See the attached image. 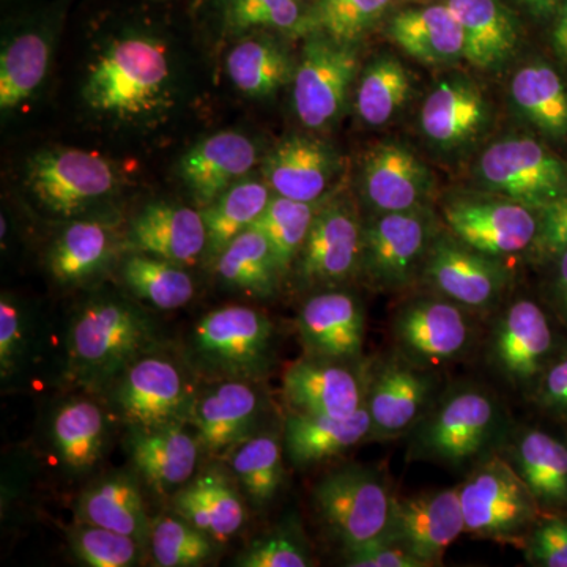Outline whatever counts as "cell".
I'll list each match as a JSON object with an SVG mask.
<instances>
[{
    "mask_svg": "<svg viewBox=\"0 0 567 567\" xmlns=\"http://www.w3.org/2000/svg\"><path fill=\"white\" fill-rule=\"evenodd\" d=\"M412 89L404 63L394 55H379L361 74L354 96L358 117L369 126L386 125L404 110Z\"/></svg>",
    "mask_w": 567,
    "mask_h": 567,
    "instance_id": "41",
    "label": "cell"
},
{
    "mask_svg": "<svg viewBox=\"0 0 567 567\" xmlns=\"http://www.w3.org/2000/svg\"><path fill=\"white\" fill-rule=\"evenodd\" d=\"M114 164L81 148H47L25 166V186L33 199L59 216H73L110 196L117 186Z\"/></svg>",
    "mask_w": 567,
    "mask_h": 567,
    "instance_id": "9",
    "label": "cell"
},
{
    "mask_svg": "<svg viewBox=\"0 0 567 567\" xmlns=\"http://www.w3.org/2000/svg\"><path fill=\"white\" fill-rule=\"evenodd\" d=\"M122 276L137 298L163 311L182 308L194 297L192 276L183 265L151 254H132L123 264Z\"/></svg>",
    "mask_w": 567,
    "mask_h": 567,
    "instance_id": "42",
    "label": "cell"
},
{
    "mask_svg": "<svg viewBox=\"0 0 567 567\" xmlns=\"http://www.w3.org/2000/svg\"><path fill=\"white\" fill-rule=\"evenodd\" d=\"M257 162V148L244 134H213L183 155L181 175L196 203L207 207L235 183L244 181Z\"/></svg>",
    "mask_w": 567,
    "mask_h": 567,
    "instance_id": "24",
    "label": "cell"
},
{
    "mask_svg": "<svg viewBox=\"0 0 567 567\" xmlns=\"http://www.w3.org/2000/svg\"><path fill=\"white\" fill-rule=\"evenodd\" d=\"M69 540L74 557L91 567L136 566L144 547L132 536L89 524L70 529Z\"/></svg>",
    "mask_w": 567,
    "mask_h": 567,
    "instance_id": "47",
    "label": "cell"
},
{
    "mask_svg": "<svg viewBox=\"0 0 567 567\" xmlns=\"http://www.w3.org/2000/svg\"><path fill=\"white\" fill-rule=\"evenodd\" d=\"M395 498L385 477L363 466H346L316 486L315 505L344 554L393 539Z\"/></svg>",
    "mask_w": 567,
    "mask_h": 567,
    "instance_id": "4",
    "label": "cell"
},
{
    "mask_svg": "<svg viewBox=\"0 0 567 567\" xmlns=\"http://www.w3.org/2000/svg\"><path fill=\"white\" fill-rule=\"evenodd\" d=\"M527 559L540 567H567V517L539 518L524 543Z\"/></svg>",
    "mask_w": 567,
    "mask_h": 567,
    "instance_id": "50",
    "label": "cell"
},
{
    "mask_svg": "<svg viewBox=\"0 0 567 567\" xmlns=\"http://www.w3.org/2000/svg\"><path fill=\"white\" fill-rule=\"evenodd\" d=\"M51 41L44 25L18 32L0 55V107L11 111L39 91L50 66Z\"/></svg>",
    "mask_w": 567,
    "mask_h": 567,
    "instance_id": "35",
    "label": "cell"
},
{
    "mask_svg": "<svg viewBox=\"0 0 567 567\" xmlns=\"http://www.w3.org/2000/svg\"><path fill=\"white\" fill-rule=\"evenodd\" d=\"M465 39V61L494 71L516 55L520 32L516 18L499 0H447Z\"/></svg>",
    "mask_w": 567,
    "mask_h": 567,
    "instance_id": "28",
    "label": "cell"
},
{
    "mask_svg": "<svg viewBox=\"0 0 567 567\" xmlns=\"http://www.w3.org/2000/svg\"><path fill=\"white\" fill-rule=\"evenodd\" d=\"M557 301L563 319L567 323V249L558 254Z\"/></svg>",
    "mask_w": 567,
    "mask_h": 567,
    "instance_id": "55",
    "label": "cell"
},
{
    "mask_svg": "<svg viewBox=\"0 0 567 567\" xmlns=\"http://www.w3.org/2000/svg\"><path fill=\"white\" fill-rule=\"evenodd\" d=\"M338 173V156L316 137L293 134L279 142L264 163V181L278 196L316 204Z\"/></svg>",
    "mask_w": 567,
    "mask_h": 567,
    "instance_id": "23",
    "label": "cell"
},
{
    "mask_svg": "<svg viewBox=\"0 0 567 567\" xmlns=\"http://www.w3.org/2000/svg\"><path fill=\"white\" fill-rule=\"evenodd\" d=\"M308 357L352 361L364 347L363 305L346 290L327 289L306 300L297 319Z\"/></svg>",
    "mask_w": 567,
    "mask_h": 567,
    "instance_id": "22",
    "label": "cell"
},
{
    "mask_svg": "<svg viewBox=\"0 0 567 567\" xmlns=\"http://www.w3.org/2000/svg\"><path fill=\"white\" fill-rule=\"evenodd\" d=\"M230 466L254 505H268L282 486L281 440L276 434L245 439L230 454Z\"/></svg>",
    "mask_w": 567,
    "mask_h": 567,
    "instance_id": "44",
    "label": "cell"
},
{
    "mask_svg": "<svg viewBox=\"0 0 567 567\" xmlns=\"http://www.w3.org/2000/svg\"><path fill=\"white\" fill-rule=\"evenodd\" d=\"M25 350V320L18 301L10 295L0 298V374L10 379Z\"/></svg>",
    "mask_w": 567,
    "mask_h": 567,
    "instance_id": "51",
    "label": "cell"
},
{
    "mask_svg": "<svg viewBox=\"0 0 567 567\" xmlns=\"http://www.w3.org/2000/svg\"><path fill=\"white\" fill-rule=\"evenodd\" d=\"M156 341L152 320L128 301L96 298L82 306L66 336L69 374L85 388L115 382Z\"/></svg>",
    "mask_w": 567,
    "mask_h": 567,
    "instance_id": "2",
    "label": "cell"
},
{
    "mask_svg": "<svg viewBox=\"0 0 567 567\" xmlns=\"http://www.w3.org/2000/svg\"><path fill=\"white\" fill-rule=\"evenodd\" d=\"M357 73L354 44L320 32L309 37L293 74V107L306 128H327L341 117Z\"/></svg>",
    "mask_w": 567,
    "mask_h": 567,
    "instance_id": "11",
    "label": "cell"
},
{
    "mask_svg": "<svg viewBox=\"0 0 567 567\" xmlns=\"http://www.w3.org/2000/svg\"><path fill=\"white\" fill-rule=\"evenodd\" d=\"M432 185L431 171L404 142L383 141L364 153L361 192L375 215L424 207Z\"/></svg>",
    "mask_w": 567,
    "mask_h": 567,
    "instance_id": "18",
    "label": "cell"
},
{
    "mask_svg": "<svg viewBox=\"0 0 567 567\" xmlns=\"http://www.w3.org/2000/svg\"><path fill=\"white\" fill-rule=\"evenodd\" d=\"M115 382L112 399L130 427L188 421L196 398L174 361L144 354Z\"/></svg>",
    "mask_w": 567,
    "mask_h": 567,
    "instance_id": "13",
    "label": "cell"
},
{
    "mask_svg": "<svg viewBox=\"0 0 567 567\" xmlns=\"http://www.w3.org/2000/svg\"><path fill=\"white\" fill-rule=\"evenodd\" d=\"M536 399L548 412L567 417V354L548 365L537 382Z\"/></svg>",
    "mask_w": 567,
    "mask_h": 567,
    "instance_id": "54",
    "label": "cell"
},
{
    "mask_svg": "<svg viewBox=\"0 0 567 567\" xmlns=\"http://www.w3.org/2000/svg\"><path fill=\"white\" fill-rule=\"evenodd\" d=\"M213 264L227 287L256 298L274 297L282 278L267 238L251 227L230 241Z\"/></svg>",
    "mask_w": 567,
    "mask_h": 567,
    "instance_id": "38",
    "label": "cell"
},
{
    "mask_svg": "<svg viewBox=\"0 0 567 567\" xmlns=\"http://www.w3.org/2000/svg\"><path fill=\"white\" fill-rule=\"evenodd\" d=\"M505 425L502 409L484 388L447 391L412 429L410 457L462 468L487 454Z\"/></svg>",
    "mask_w": 567,
    "mask_h": 567,
    "instance_id": "3",
    "label": "cell"
},
{
    "mask_svg": "<svg viewBox=\"0 0 567 567\" xmlns=\"http://www.w3.org/2000/svg\"><path fill=\"white\" fill-rule=\"evenodd\" d=\"M128 450L145 483L156 494L167 495L192 480L200 445L183 423H169L132 427Z\"/></svg>",
    "mask_w": 567,
    "mask_h": 567,
    "instance_id": "26",
    "label": "cell"
},
{
    "mask_svg": "<svg viewBox=\"0 0 567 567\" xmlns=\"http://www.w3.org/2000/svg\"><path fill=\"white\" fill-rule=\"evenodd\" d=\"M371 427L368 405L349 417L295 412L286 420L284 446L295 466H311L369 439Z\"/></svg>",
    "mask_w": 567,
    "mask_h": 567,
    "instance_id": "30",
    "label": "cell"
},
{
    "mask_svg": "<svg viewBox=\"0 0 567 567\" xmlns=\"http://www.w3.org/2000/svg\"><path fill=\"white\" fill-rule=\"evenodd\" d=\"M435 379L401 353L388 358L369 379L371 439L391 440L412 432L434 404Z\"/></svg>",
    "mask_w": 567,
    "mask_h": 567,
    "instance_id": "17",
    "label": "cell"
},
{
    "mask_svg": "<svg viewBox=\"0 0 567 567\" xmlns=\"http://www.w3.org/2000/svg\"><path fill=\"white\" fill-rule=\"evenodd\" d=\"M274 324L262 312L233 305L205 315L194 327L192 347L203 368L224 379H259L274 357Z\"/></svg>",
    "mask_w": 567,
    "mask_h": 567,
    "instance_id": "6",
    "label": "cell"
},
{
    "mask_svg": "<svg viewBox=\"0 0 567 567\" xmlns=\"http://www.w3.org/2000/svg\"><path fill=\"white\" fill-rule=\"evenodd\" d=\"M260 412V398L246 380L227 379L194 399L188 421L199 445L219 454L244 442Z\"/></svg>",
    "mask_w": 567,
    "mask_h": 567,
    "instance_id": "27",
    "label": "cell"
},
{
    "mask_svg": "<svg viewBox=\"0 0 567 567\" xmlns=\"http://www.w3.org/2000/svg\"><path fill=\"white\" fill-rule=\"evenodd\" d=\"M539 215V235L536 244L547 251L559 254L567 249V196L537 210Z\"/></svg>",
    "mask_w": 567,
    "mask_h": 567,
    "instance_id": "53",
    "label": "cell"
},
{
    "mask_svg": "<svg viewBox=\"0 0 567 567\" xmlns=\"http://www.w3.org/2000/svg\"><path fill=\"white\" fill-rule=\"evenodd\" d=\"M227 73L235 87L252 99L274 95L293 80L289 54L270 37H249L227 55Z\"/></svg>",
    "mask_w": 567,
    "mask_h": 567,
    "instance_id": "40",
    "label": "cell"
},
{
    "mask_svg": "<svg viewBox=\"0 0 567 567\" xmlns=\"http://www.w3.org/2000/svg\"><path fill=\"white\" fill-rule=\"evenodd\" d=\"M555 349V334L544 309L522 298L495 320L488 361L511 386L537 385Z\"/></svg>",
    "mask_w": 567,
    "mask_h": 567,
    "instance_id": "15",
    "label": "cell"
},
{
    "mask_svg": "<svg viewBox=\"0 0 567 567\" xmlns=\"http://www.w3.org/2000/svg\"><path fill=\"white\" fill-rule=\"evenodd\" d=\"M514 110L548 136L567 134V89L547 63H528L509 82Z\"/></svg>",
    "mask_w": 567,
    "mask_h": 567,
    "instance_id": "34",
    "label": "cell"
},
{
    "mask_svg": "<svg viewBox=\"0 0 567 567\" xmlns=\"http://www.w3.org/2000/svg\"><path fill=\"white\" fill-rule=\"evenodd\" d=\"M464 533L458 487L395 498L393 539L425 567L442 565L447 548Z\"/></svg>",
    "mask_w": 567,
    "mask_h": 567,
    "instance_id": "20",
    "label": "cell"
},
{
    "mask_svg": "<svg viewBox=\"0 0 567 567\" xmlns=\"http://www.w3.org/2000/svg\"><path fill=\"white\" fill-rule=\"evenodd\" d=\"M435 237V219L425 207L377 213L363 226L360 274L382 292L405 289L423 275Z\"/></svg>",
    "mask_w": 567,
    "mask_h": 567,
    "instance_id": "7",
    "label": "cell"
},
{
    "mask_svg": "<svg viewBox=\"0 0 567 567\" xmlns=\"http://www.w3.org/2000/svg\"><path fill=\"white\" fill-rule=\"evenodd\" d=\"M171 84L166 44L141 29H125L89 65L82 99L103 117L137 122L169 104Z\"/></svg>",
    "mask_w": 567,
    "mask_h": 567,
    "instance_id": "1",
    "label": "cell"
},
{
    "mask_svg": "<svg viewBox=\"0 0 567 567\" xmlns=\"http://www.w3.org/2000/svg\"><path fill=\"white\" fill-rule=\"evenodd\" d=\"M270 186L259 181H240L203 210L207 246L204 257L215 262L230 241L244 234L262 215L271 199Z\"/></svg>",
    "mask_w": 567,
    "mask_h": 567,
    "instance_id": "39",
    "label": "cell"
},
{
    "mask_svg": "<svg viewBox=\"0 0 567 567\" xmlns=\"http://www.w3.org/2000/svg\"><path fill=\"white\" fill-rule=\"evenodd\" d=\"M224 21L234 33L252 29L290 32L306 25L301 0H223Z\"/></svg>",
    "mask_w": 567,
    "mask_h": 567,
    "instance_id": "48",
    "label": "cell"
},
{
    "mask_svg": "<svg viewBox=\"0 0 567 567\" xmlns=\"http://www.w3.org/2000/svg\"><path fill=\"white\" fill-rule=\"evenodd\" d=\"M388 35L425 65H450L465 59L464 32L446 3L399 11L388 24Z\"/></svg>",
    "mask_w": 567,
    "mask_h": 567,
    "instance_id": "29",
    "label": "cell"
},
{
    "mask_svg": "<svg viewBox=\"0 0 567 567\" xmlns=\"http://www.w3.org/2000/svg\"><path fill=\"white\" fill-rule=\"evenodd\" d=\"M442 212L454 238L495 259L527 251L539 235L535 208L496 194L453 197Z\"/></svg>",
    "mask_w": 567,
    "mask_h": 567,
    "instance_id": "10",
    "label": "cell"
},
{
    "mask_svg": "<svg viewBox=\"0 0 567 567\" xmlns=\"http://www.w3.org/2000/svg\"><path fill=\"white\" fill-rule=\"evenodd\" d=\"M555 41H557L558 50L567 59V2L561 18H559L557 31H555Z\"/></svg>",
    "mask_w": 567,
    "mask_h": 567,
    "instance_id": "56",
    "label": "cell"
},
{
    "mask_svg": "<svg viewBox=\"0 0 567 567\" xmlns=\"http://www.w3.org/2000/svg\"><path fill=\"white\" fill-rule=\"evenodd\" d=\"M174 509L213 539H229L244 527V503L218 470H205L188 486L178 488Z\"/></svg>",
    "mask_w": 567,
    "mask_h": 567,
    "instance_id": "33",
    "label": "cell"
},
{
    "mask_svg": "<svg viewBox=\"0 0 567 567\" xmlns=\"http://www.w3.org/2000/svg\"><path fill=\"white\" fill-rule=\"evenodd\" d=\"M344 561L350 567H425L409 548L398 540L386 539L360 550L344 554Z\"/></svg>",
    "mask_w": 567,
    "mask_h": 567,
    "instance_id": "52",
    "label": "cell"
},
{
    "mask_svg": "<svg viewBox=\"0 0 567 567\" xmlns=\"http://www.w3.org/2000/svg\"><path fill=\"white\" fill-rule=\"evenodd\" d=\"M151 548L162 567L203 566L215 554L213 537L181 516L152 520Z\"/></svg>",
    "mask_w": 567,
    "mask_h": 567,
    "instance_id": "45",
    "label": "cell"
},
{
    "mask_svg": "<svg viewBox=\"0 0 567 567\" xmlns=\"http://www.w3.org/2000/svg\"><path fill=\"white\" fill-rule=\"evenodd\" d=\"M522 2L535 10L536 13H547L557 6L558 0H522Z\"/></svg>",
    "mask_w": 567,
    "mask_h": 567,
    "instance_id": "57",
    "label": "cell"
},
{
    "mask_svg": "<svg viewBox=\"0 0 567 567\" xmlns=\"http://www.w3.org/2000/svg\"><path fill=\"white\" fill-rule=\"evenodd\" d=\"M458 495L468 535L525 543L539 520L535 496L507 458H486L458 487Z\"/></svg>",
    "mask_w": 567,
    "mask_h": 567,
    "instance_id": "5",
    "label": "cell"
},
{
    "mask_svg": "<svg viewBox=\"0 0 567 567\" xmlns=\"http://www.w3.org/2000/svg\"><path fill=\"white\" fill-rule=\"evenodd\" d=\"M81 524L96 525L151 543L152 520L145 513L141 488L133 476L114 473L82 492L76 505Z\"/></svg>",
    "mask_w": 567,
    "mask_h": 567,
    "instance_id": "31",
    "label": "cell"
},
{
    "mask_svg": "<svg viewBox=\"0 0 567 567\" xmlns=\"http://www.w3.org/2000/svg\"><path fill=\"white\" fill-rule=\"evenodd\" d=\"M241 567H306L311 557L303 544L292 533L279 532L254 540L237 558Z\"/></svg>",
    "mask_w": 567,
    "mask_h": 567,
    "instance_id": "49",
    "label": "cell"
},
{
    "mask_svg": "<svg viewBox=\"0 0 567 567\" xmlns=\"http://www.w3.org/2000/svg\"><path fill=\"white\" fill-rule=\"evenodd\" d=\"M393 0H317L309 13L312 31L354 44L385 14Z\"/></svg>",
    "mask_w": 567,
    "mask_h": 567,
    "instance_id": "46",
    "label": "cell"
},
{
    "mask_svg": "<svg viewBox=\"0 0 567 567\" xmlns=\"http://www.w3.org/2000/svg\"><path fill=\"white\" fill-rule=\"evenodd\" d=\"M491 104L475 81L447 74L435 82L420 112L425 140L442 152L464 151L486 132Z\"/></svg>",
    "mask_w": 567,
    "mask_h": 567,
    "instance_id": "19",
    "label": "cell"
},
{
    "mask_svg": "<svg viewBox=\"0 0 567 567\" xmlns=\"http://www.w3.org/2000/svg\"><path fill=\"white\" fill-rule=\"evenodd\" d=\"M363 224L346 203L319 208L293 268L306 289H333L360 274Z\"/></svg>",
    "mask_w": 567,
    "mask_h": 567,
    "instance_id": "16",
    "label": "cell"
},
{
    "mask_svg": "<svg viewBox=\"0 0 567 567\" xmlns=\"http://www.w3.org/2000/svg\"><path fill=\"white\" fill-rule=\"evenodd\" d=\"M317 210L316 204L300 203L275 194L251 229L267 238L281 275L289 274L303 248Z\"/></svg>",
    "mask_w": 567,
    "mask_h": 567,
    "instance_id": "43",
    "label": "cell"
},
{
    "mask_svg": "<svg viewBox=\"0 0 567 567\" xmlns=\"http://www.w3.org/2000/svg\"><path fill=\"white\" fill-rule=\"evenodd\" d=\"M423 278L440 297L475 312L495 308L507 287V271L498 259L470 248L451 234H436L425 257Z\"/></svg>",
    "mask_w": 567,
    "mask_h": 567,
    "instance_id": "14",
    "label": "cell"
},
{
    "mask_svg": "<svg viewBox=\"0 0 567 567\" xmlns=\"http://www.w3.org/2000/svg\"><path fill=\"white\" fill-rule=\"evenodd\" d=\"M114 251V230L107 223L76 221L52 245L48 268L55 281L78 284L99 274Z\"/></svg>",
    "mask_w": 567,
    "mask_h": 567,
    "instance_id": "37",
    "label": "cell"
},
{
    "mask_svg": "<svg viewBox=\"0 0 567 567\" xmlns=\"http://www.w3.org/2000/svg\"><path fill=\"white\" fill-rule=\"evenodd\" d=\"M369 380L344 361L308 357L295 361L282 377L284 398L295 412L349 417L363 409Z\"/></svg>",
    "mask_w": 567,
    "mask_h": 567,
    "instance_id": "21",
    "label": "cell"
},
{
    "mask_svg": "<svg viewBox=\"0 0 567 567\" xmlns=\"http://www.w3.org/2000/svg\"><path fill=\"white\" fill-rule=\"evenodd\" d=\"M484 189L540 210L567 196V164L528 136H507L488 145L476 164Z\"/></svg>",
    "mask_w": 567,
    "mask_h": 567,
    "instance_id": "8",
    "label": "cell"
},
{
    "mask_svg": "<svg viewBox=\"0 0 567 567\" xmlns=\"http://www.w3.org/2000/svg\"><path fill=\"white\" fill-rule=\"evenodd\" d=\"M107 420L102 406L74 399L59 406L51 421V436L62 464L85 472L99 464L106 442Z\"/></svg>",
    "mask_w": 567,
    "mask_h": 567,
    "instance_id": "36",
    "label": "cell"
},
{
    "mask_svg": "<svg viewBox=\"0 0 567 567\" xmlns=\"http://www.w3.org/2000/svg\"><path fill=\"white\" fill-rule=\"evenodd\" d=\"M128 245L136 252L192 265L207 246L203 212L177 204L147 205L130 224Z\"/></svg>",
    "mask_w": 567,
    "mask_h": 567,
    "instance_id": "25",
    "label": "cell"
},
{
    "mask_svg": "<svg viewBox=\"0 0 567 567\" xmlns=\"http://www.w3.org/2000/svg\"><path fill=\"white\" fill-rule=\"evenodd\" d=\"M509 464L540 509L567 506V446L540 429H525L509 447Z\"/></svg>",
    "mask_w": 567,
    "mask_h": 567,
    "instance_id": "32",
    "label": "cell"
},
{
    "mask_svg": "<svg viewBox=\"0 0 567 567\" xmlns=\"http://www.w3.org/2000/svg\"><path fill=\"white\" fill-rule=\"evenodd\" d=\"M391 328L399 353L421 368L457 360L473 339L466 309L440 295L405 301Z\"/></svg>",
    "mask_w": 567,
    "mask_h": 567,
    "instance_id": "12",
    "label": "cell"
}]
</instances>
